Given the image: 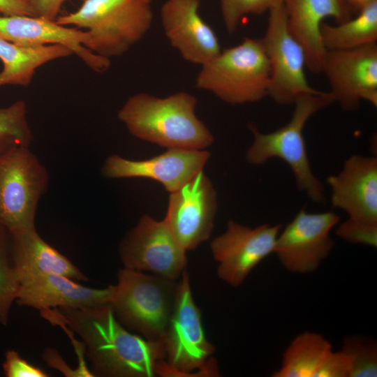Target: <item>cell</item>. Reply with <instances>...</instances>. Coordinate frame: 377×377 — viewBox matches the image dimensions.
Wrapping results in <instances>:
<instances>
[{
	"instance_id": "28",
	"label": "cell",
	"mask_w": 377,
	"mask_h": 377,
	"mask_svg": "<svg viewBox=\"0 0 377 377\" xmlns=\"http://www.w3.org/2000/svg\"><path fill=\"white\" fill-rule=\"evenodd\" d=\"M283 0H220L221 13L226 31L233 34L249 15L269 12Z\"/></svg>"
},
{
	"instance_id": "20",
	"label": "cell",
	"mask_w": 377,
	"mask_h": 377,
	"mask_svg": "<svg viewBox=\"0 0 377 377\" xmlns=\"http://www.w3.org/2000/svg\"><path fill=\"white\" fill-rule=\"evenodd\" d=\"M283 5L288 28L304 50L306 68L321 73L327 52L320 35L323 20L343 22L351 17L352 9L346 0H283Z\"/></svg>"
},
{
	"instance_id": "17",
	"label": "cell",
	"mask_w": 377,
	"mask_h": 377,
	"mask_svg": "<svg viewBox=\"0 0 377 377\" xmlns=\"http://www.w3.org/2000/svg\"><path fill=\"white\" fill-rule=\"evenodd\" d=\"M0 38L24 47L64 45L97 73H104L110 66V59L85 47L88 40L86 31L61 25L55 20L29 15L0 16Z\"/></svg>"
},
{
	"instance_id": "12",
	"label": "cell",
	"mask_w": 377,
	"mask_h": 377,
	"mask_svg": "<svg viewBox=\"0 0 377 377\" xmlns=\"http://www.w3.org/2000/svg\"><path fill=\"white\" fill-rule=\"evenodd\" d=\"M339 220L333 212L309 213L302 208L280 231L274 253L287 270L312 272L334 246L330 232Z\"/></svg>"
},
{
	"instance_id": "8",
	"label": "cell",
	"mask_w": 377,
	"mask_h": 377,
	"mask_svg": "<svg viewBox=\"0 0 377 377\" xmlns=\"http://www.w3.org/2000/svg\"><path fill=\"white\" fill-rule=\"evenodd\" d=\"M46 168L29 147L0 154V226L10 232L36 229L38 201L48 188Z\"/></svg>"
},
{
	"instance_id": "2",
	"label": "cell",
	"mask_w": 377,
	"mask_h": 377,
	"mask_svg": "<svg viewBox=\"0 0 377 377\" xmlns=\"http://www.w3.org/2000/svg\"><path fill=\"white\" fill-rule=\"evenodd\" d=\"M197 100L186 91L160 98L147 93L130 96L117 117L133 136L167 149H205L214 136L195 114Z\"/></svg>"
},
{
	"instance_id": "1",
	"label": "cell",
	"mask_w": 377,
	"mask_h": 377,
	"mask_svg": "<svg viewBox=\"0 0 377 377\" xmlns=\"http://www.w3.org/2000/svg\"><path fill=\"white\" fill-rule=\"evenodd\" d=\"M40 311L51 323L66 324L81 338L93 376L154 377L165 360L163 342L127 330L117 320L111 303Z\"/></svg>"
},
{
	"instance_id": "3",
	"label": "cell",
	"mask_w": 377,
	"mask_h": 377,
	"mask_svg": "<svg viewBox=\"0 0 377 377\" xmlns=\"http://www.w3.org/2000/svg\"><path fill=\"white\" fill-rule=\"evenodd\" d=\"M151 0H84L75 12L56 22L87 29L85 47L110 59L126 53L149 31L153 21Z\"/></svg>"
},
{
	"instance_id": "30",
	"label": "cell",
	"mask_w": 377,
	"mask_h": 377,
	"mask_svg": "<svg viewBox=\"0 0 377 377\" xmlns=\"http://www.w3.org/2000/svg\"><path fill=\"white\" fill-rule=\"evenodd\" d=\"M7 377H47L49 375L40 368L34 366L20 354L9 350L5 354V361L2 365Z\"/></svg>"
},
{
	"instance_id": "16",
	"label": "cell",
	"mask_w": 377,
	"mask_h": 377,
	"mask_svg": "<svg viewBox=\"0 0 377 377\" xmlns=\"http://www.w3.org/2000/svg\"><path fill=\"white\" fill-rule=\"evenodd\" d=\"M199 0H166L160 9L164 33L182 57L202 66L222 50L213 29L202 18Z\"/></svg>"
},
{
	"instance_id": "5",
	"label": "cell",
	"mask_w": 377,
	"mask_h": 377,
	"mask_svg": "<svg viewBox=\"0 0 377 377\" xmlns=\"http://www.w3.org/2000/svg\"><path fill=\"white\" fill-rule=\"evenodd\" d=\"M163 343L165 360L158 369V376H219L217 362L212 357L215 348L206 337L201 311L194 301L186 269L178 280Z\"/></svg>"
},
{
	"instance_id": "26",
	"label": "cell",
	"mask_w": 377,
	"mask_h": 377,
	"mask_svg": "<svg viewBox=\"0 0 377 377\" xmlns=\"http://www.w3.org/2000/svg\"><path fill=\"white\" fill-rule=\"evenodd\" d=\"M20 280L10 252V232L0 226V323L6 325L16 300Z\"/></svg>"
},
{
	"instance_id": "6",
	"label": "cell",
	"mask_w": 377,
	"mask_h": 377,
	"mask_svg": "<svg viewBox=\"0 0 377 377\" xmlns=\"http://www.w3.org/2000/svg\"><path fill=\"white\" fill-rule=\"evenodd\" d=\"M201 66L195 87L226 103H255L267 96L269 64L261 39L246 37Z\"/></svg>"
},
{
	"instance_id": "9",
	"label": "cell",
	"mask_w": 377,
	"mask_h": 377,
	"mask_svg": "<svg viewBox=\"0 0 377 377\" xmlns=\"http://www.w3.org/2000/svg\"><path fill=\"white\" fill-rule=\"evenodd\" d=\"M267 29L261 39L269 64L267 96L279 105H293L304 94H320L305 74L306 56L299 41L290 32L283 2L269 12Z\"/></svg>"
},
{
	"instance_id": "29",
	"label": "cell",
	"mask_w": 377,
	"mask_h": 377,
	"mask_svg": "<svg viewBox=\"0 0 377 377\" xmlns=\"http://www.w3.org/2000/svg\"><path fill=\"white\" fill-rule=\"evenodd\" d=\"M336 234L351 243L372 247L377 246V225H369L348 219L337 228Z\"/></svg>"
},
{
	"instance_id": "4",
	"label": "cell",
	"mask_w": 377,
	"mask_h": 377,
	"mask_svg": "<svg viewBox=\"0 0 377 377\" xmlns=\"http://www.w3.org/2000/svg\"><path fill=\"white\" fill-rule=\"evenodd\" d=\"M334 102L330 91L304 94L294 103L290 121L279 128L263 133L256 125L249 124L253 140L246 151V161L259 165L272 158L281 159L290 168L300 191L315 202H325L323 184L311 168L303 131L311 117Z\"/></svg>"
},
{
	"instance_id": "31",
	"label": "cell",
	"mask_w": 377,
	"mask_h": 377,
	"mask_svg": "<svg viewBox=\"0 0 377 377\" xmlns=\"http://www.w3.org/2000/svg\"><path fill=\"white\" fill-rule=\"evenodd\" d=\"M66 0H31L35 16L55 20ZM84 1V0H80Z\"/></svg>"
},
{
	"instance_id": "19",
	"label": "cell",
	"mask_w": 377,
	"mask_h": 377,
	"mask_svg": "<svg viewBox=\"0 0 377 377\" xmlns=\"http://www.w3.org/2000/svg\"><path fill=\"white\" fill-rule=\"evenodd\" d=\"M115 285L104 288H91L56 274H45L23 278L20 281L19 306L41 310L59 307L87 308L110 303Z\"/></svg>"
},
{
	"instance_id": "15",
	"label": "cell",
	"mask_w": 377,
	"mask_h": 377,
	"mask_svg": "<svg viewBox=\"0 0 377 377\" xmlns=\"http://www.w3.org/2000/svg\"><path fill=\"white\" fill-rule=\"evenodd\" d=\"M210 157L205 149H168L146 160L133 161L117 154L109 156L101 173L108 179L147 178L162 184L170 193L175 191L203 170Z\"/></svg>"
},
{
	"instance_id": "11",
	"label": "cell",
	"mask_w": 377,
	"mask_h": 377,
	"mask_svg": "<svg viewBox=\"0 0 377 377\" xmlns=\"http://www.w3.org/2000/svg\"><path fill=\"white\" fill-rule=\"evenodd\" d=\"M281 225L251 228L230 220L226 231L210 243L221 280L237 287L265 258L274 253Z\"/></svg>"
},
{
	"instance_id": "33",
	"label": "cell",
	"mask_w": 377,
	"mask_h": 377,
	"mask_svg": "<svg viewBox=\"0 0 377 377\" xmlns=\"http://www.w3.org/2000/svg\"><path fill=\"white\" fill-rule=\"evenodd\" d=\"M348 5L352 9L360 10L361 8L377 0H346Z\"/></svg>"
},
{
	"instance_id": "32",
	"label": "cell",
	"mask_w": 377,
	"mask_h": 377,
	"mask_svg": "<svg viewBox=\"0 0 377 377\" xmlns=\"http://www.w3.org/2000/svg\"><path fill=\"white\" fill-rule=\"evenodd\" d=\"M0 13L3 15L35 16L31 0H0Z\"/></svg>"
},
{
	"instance_id": "22",
	"label": "cell",
	"mask_w": 377,
	"mask_h": 377,
	"mask_svg": "<svg viewBox=\"0 0 377 377\" xmlns=\"http://www.w3.org/2000/svg\"><path fill=\"white\" fill-rule=\"evenodd\" d=\"M72 50L62 45L24 47L0 38V87L4 85L27 87L37 68L58 59L73 54Z\"/></svg>"
},
{
	"instance_id": "25",
	"label": "cell",
	"mask_w": 377,
	"mask_h": 377,
	"mask_svg": "<svg viewBox=\"0 0 377 377\" xmlns=\"http://www.w3.org/2000/svg\"><path fill=\"white\" fill-rule=\"evenodd\" d=\"M32 140L26 103L20 100L0 108V154L14 147H29Z\"/></svg>"
},
{
	"instance_id": "27",
	"label": "cell",
	"mask_w": 377,
	"mask_h": 377,
	"mask_svg": "<svg viewBox=\"0 0 377 377\" xmlns=\"http://www.w3.org/2000/svg\"><path fill=\"white\" fill-rule=\"evenodd\" d=\"M349 361V377L377 376V346L360 337H346L341 350Z\"/></svg>"
},
{
	"instance_id": "10",
	"label": "cell",
	"mask_w": 377,
	"mask_h": 377,
	"mask_svg": "<svg viewBox=\"0 0 377 377\" xmlns=\"http://www.w3.org/2000/svg\"><path fill=\"white\" fill-rule=\"evenodd\" d=\"M186 251L164 221L145 214L119 247L124 268L178 280L187 265Z\"/></svg>"
},
{
	"instance_id": "18",
	"label": "cell",
	"mask_w": 377,
	"mask_h": 377,
	"mask_svg": "<svg viewBox=\"0 0 377 377\" xmlns=\"http://www.w3.org/2000/svg\"><path fill=\"white\" fill-rule=\"evenodd\" d=\"M326 181L334 208L344 211L353 221L377 225L376 157L352 155L341 170Z\"/></svg>"
},
{
	"instance_id": "24",
	"label": "cell",
	"mask_w": 377,
	"mask_h": 377,
	"mask_svg": "<svg viewBox=\"0 0 377 377\" xmlns=\"http://www.w3.org/2000/svg\"><path fill=\"white\" fill-rule=\"evenodd\" d=\"M323 45L326 50H341L360 47L377 41V1L358 10L355 17L320 27Z\"/></svg>"
},
{
	"instance_id": "14",
	"label": "cell",
	"mask_w": 377,
	"mask_h": 377,
	"mask_svg": "<svg viewBox=\"0 0 377 377\" xmlns=\"http://www.w3.org/2000/svg\"><path fill=\"white\" fill-rule=\"evenodd\" d=\"M216 210V190L202 170L170 193L163 221L188 251L209 238Z\"/></svg>"
},
{
	"instance_id": "13",
	"label": "cell",
	"mask_w": 377,
	"mask_h": 377,
	"mask_svg": "<svg viewBox=\"0 0 377 377\" xmlns=\"http://www.w3.org/2000/svg\"><path fill=\"white\" fill-rule=\"evenodd\" d=\"M334 101L346 111H355L364 100L377 105V44L327 50L322 66Z\"/></svg>"
},
{
	"instance_id": "23",
	"label": "cell",
	"mask_w": 377,
	"mask_h": 377,
	"mask_svg": "<svg viewBox=\"0 0 377 377\" xmlns=\"http://www.w3.org/2000/svg\"><path fill=\"white\" fill-rule=\"evenodd\" d=\"M330 342L321 334L306 332L285 350L281 366L274 377H320L332 353Z\"/></svg>"
},
{
	"instance_id": "7",
	"label": "cell",
	"mask_w": 377,
	"mask_h": 377,
	"mask_svg": "<svg viewBox=\"0 0 377 377\" xmlns=\"http://www.w3.org/2000/svg\"><path fill=\"white\" fill-rule=\"evenodd\" d=\"M178 280L126 268L119 269L110 302L117 320L126 329L148 340L163 342L175 302Z\"/></svg>"
},
{
	"instance_id": "21",
	"label": "cell",
	"mask_w": 377,
	"mask_h": 377,
	"mask_svg": "<svg viewBox=\"0 0 377 377\" xmlns=\"http://www.w3.org/2000/svg\"><path fill=\"white\" fill-rule=\"evenodd\" d=\"M10 252L20 281L45 274H60L73 281L88 280L66 256L45 242L36 229L10 232Z\"/></svg>"
}]
</instances>
